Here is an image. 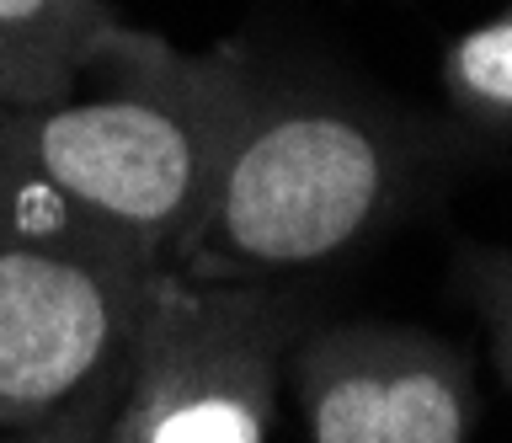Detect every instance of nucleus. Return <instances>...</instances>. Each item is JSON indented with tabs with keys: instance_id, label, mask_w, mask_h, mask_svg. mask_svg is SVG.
<instances>
[{
	"instance_id": "20e7f679",
	"label": "nucleus",
	"mask_w": 512,
	"mask_h": 443,
	"mask_svg": "<svg viewBox=\"0 0 512 443\" xmlns=\"http://www.w3.org/2000/svg\"><path fill=\"white\" fill-rule=\"evenodd\" d=\"M304 331V289L203 283L166 267L128 358L112 443H267Z\"/></svg>"
},
{
	"instance_id": "0eeeda50",
	"label": "nucleus",
	"mask_w": 512,
	"mask_h": 443,
	"mask_svg": "<svg viewBox=\"0 0 512 443\" xmlns=\"http://www.w3.org/2000/svg\"><path fill=\"white\" fill-rule=\"evenodd\" d=\"M438 81L448 113L470 134L512 139V0L448 43Z\"/></svg>"
},
{
	"instance_id": "423d86ee",
	"label": "nucleus",
	"mask_w": 512,
	"mask_h": 443,
	"mask_svg": "<svg viewBox=\"0 0 512 443\" xmlns=\"http://www.w3.org/2000/svg\"><path fill=\"white\" fill-rule=\"evenodd\" d=\"M112 22L107 0H0V102L54 107L75 97Z\"/></svg>"
},
{
	"instance_id": "7ed1b4c3",
	"label": "nucleus",
	"mask_w": 512,
	"mask_h": 443,
	"mask_svg": "<svg viewBox=\"0 0 512 443\" xmlns=\"http://www.w3.org/2000/svg\"><path fill=\"white\" fill-rule=\"evenodd\" d=\"M166 262L0 155V433L118 385Z\"/></svg>"
},
{
	"instance_id": "f03ea898",
	"label": "nucleus",
	"mask_w": 512,
	"mask_h": 443,
	"mask_svg": "<svg viewBox=\"0 0 512 443\" xmlns=\"http://www.w3.org/2000/svg\"><path fill=\"white\" fill-rule=\"evenodd\" d=\"M438 161V134L347 91L262 70L198 235L171 273L304 289L406 214Z\"/></svg>"
},
{
	"instance_id": "39448f33",
	"label": "nucleus",
	"mask_w": 512,
	"mask_h": 443,
	"mask_svg": "<svg viewBox=\"0 0 512 443\" xmlns=\"http://www.w3.org/2000/svg\"><path fill=\"white\" fill-rule=\"evenodd\" d=\"M310 443H470L475 369L459 347L395 321H326L288 353Z\"/></svg>"
},
{
	"instance_id": "f257e3e1",
	"label": "nucleus",
	"mask_w": 512,
	"mask_h": 443,
	"mask_svg": "<svg viewBox=\"0 0 512 443\" xmlns=\"http://www.w3.org/2000/svg\"><path fill=\"white\" fill-rule=\"evenodd\" d=\"M86 75L102 81L96 97L0 102V155L176 267L214 203L262 65L246 49H171L118 17Z\"/></svg>"
},
{
	"instance_id": "1a4fd4ad",
	"label": "nucleus",
	"mask_w": 512,
	"mask_h": 443,
	"mask_svg": "<svg viewBox=\"0 0 512 443\" xmlns=\"http://www.w3.org/2000/svg\"><path fill=\"white\" fill-rule=\"evenodd\" d=\"M123 379H128V374H123ZM123 379H118V385L91 390L86 401L64 406L59 417H48V422L11 427V433H0V443H112V411H118Z\"/></svg>"
},
{
	"instance_id": "6e6552de",
	"label": "nucleus",
	"mask_w": 512,
	"mask_h": 443,
	"mask_svg": "<svg viewBox=\"0 0 512 443\" xmlns=\"http://www.w3.org/2000/svg\"><path fill=\"white\" fill-rule=\"evenodd\" d=\"M470 294L486 321V342L496 374L512 385V251H480L470 257Z\"/></svg>"
}]
</instances>
